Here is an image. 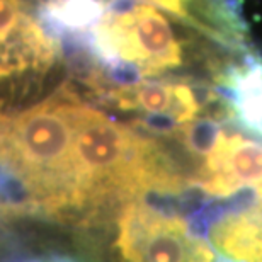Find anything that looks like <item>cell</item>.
Listing matches in <instances>:
<instances>
[{
  "instance_id": "2",
  "label": "cell",
  "mask_w": 262,
  "mask_h": 262,
  "mask_svg": "<svg viewBox=\"0 0 262 262\" xmlns=\"http://www.w3.org/2000/svg\"><path fill=\"white\" fill-rule=\"evenodd\" d=\"M169 198L150 192L116 203L91 223H109V262H222Z\"/></svg>"
},
{
  "instance_id": "6",
  "label": "cell",
  "mask_w": 262,
  "mask_h": 262,
  "mask_svg": "<svg viewBox=\"0 0 262 262\" xmlns=\"http://www.w3.org/2000/svg\"><path fill=\"white\" fill-rule=\"evenodd\" d=\"M208 240L222 262H262V199L222 214Z\"/></svg>"
},
{
  "instance_id": "8",
  "label": "cell",
  "mask_w": 262,
  "mask_h": 262,
  "mask_svg": "<svg viewBox=\"0 0 262 262\" xmlns=\"http://www.w3.org/2000/svg\"><path fill=\"white\" fill-rule=\"evenodd\" d=\"M55 58V39L34 19L14 34L0 31V80L20 72L46 70Z\"/></svg>"
},
{
  "instance_id": "10",
  "label": "cell",
  "mask_w": 262,
  "mask_h": 262,
  "mask_svg": "<svg viewBox=\"0 0 262 262\" xmlns=\"http://www.w3.org/2000/svg\"><path fill=\"white\" fill-rule=\"evenodd\" d=\"M146 2L164 9L165 12L176 15V17L191 20V17H189V0H146Z\"/></svg>"
},
{
  "instance_id": "1",
  "label": "cell",
  "mask_w": 262,
  "mask_h": 262,
  "mask_svg": "<svg viewBox=\"0 0 262 262\" xmlns=\"http://www.w3.org/2000/svg\"><path fill=\"white\" fill-rule=\"evenodd\" d=\"M75 96L58 94L19 114H0V167L15 181L31 214L87 222L91 201L73 157Z\"/></svg>"
},
{
  "instance_id": "9",
  "label": "cell",
  "mask_w": 262,
  "mask_h": 262,
  "mask_svg": "<svg viewBox=\"0 0 262 262\" xmlns=\"http://www.w3.org/2000/svg\"><path fill=\"white\" fill-rule=\"evenodd\" d=\"M106 7L97 0H51L46 15L53 26L67 31L92 29L104 15Z\"/></svg>"
},
{
  "instance_id": "5",
  "label": "cell",
  "mask_w": 262,
  "mask_h": 262,
  "mask_svg": "<svg viewBox=\"0 0 262 262\" xmlns=\"http://www.w3.org/2000/svg\"><path fill=\"white\" fill-rule=\"evenodd\" d=\"M99 92L123 111L141 113L143 116L138 123L160 136L177 135L201 113L196 92L187 83L141 80L133 85L101 89Z\"/></svg>"
},
{
  "instance_id": "7",
  "label": "cell",
  "mask_w": 262,
  "mask_h": 262,
  "mask_svg": "<svg viewBox=\"0 0 262 262\" xmlns=\"http://www.w3.org/2000/svg\"><path fill=\"white\" fill-rule=\"evenodd\" d=\"M220 97L228 118L262 141V60H247L230 70L220 87Z\"/></svg>"
},
{
  "instance_id": "4",
  "label": "cell",
  "mask_w": 262,
  "mask_h": 262,
  "mask_svg": "<svg viewBox=\"0 0 262 262\" xmlns=\"http://www.w3.org/2000/svg\"><path fill=\"white\" fill-rule=\"evenodd\" d=\"M191 179L192 186L213 198L250 192L262 199V141L222 129Z\"/></svg>"
},
{
  "instance_id": "3",
  "label": "cell",
  "mask_w": 262,
  "mask_h": 262,
  "mask_svg": "<svg viewBox=\"0 0 262 262\" xmlns=\"http://www.w3.org/2000/svg\"><path fill=\"white\" fill-rule=\"evenodd\" d=\"M91 45L106 68L126 65L143 78L182 63L181 45L165 15L136 0H111L92 28Z\"/></svg>"
}]
</instances>
